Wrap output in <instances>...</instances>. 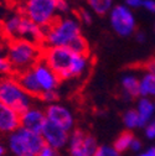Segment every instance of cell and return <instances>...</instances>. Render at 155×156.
<instances>
[{"label":"cell","mask_w":155,"mask_h":156,"mask_svg":"<svg viewBox=\"0 0 155 156\" xmlns=\"http://www.w3.org/2000/svg\"><path fill=\"white\" fill-rule=\"evenodd\" d=\"M41 60L56 73L60 81L80 78L89 68V58L78 55L68 47H45Z\"/></svg>","instance_id":"obj_1"},{"label":"cell","mask_w":155,"mask_h":156,"mask_svg":"<svg viewBox=\"0 0 155 156\" xmlns=\"http://www.w3.org/2000/svg\"><path fill=\"white\" fill-rule=\"evenodd\" d=\"M82 36L81 23L74 17H57L45 29V47H70V45Z\"/></svg>","instance_id":"obj_2"},{"label":"cell","mask_w":155,"mask_h":156,"mask_svg":"<svg viewBox=\"0 0 155 156\" xmlns=\"http://www.w3.org/2000/svg\"><path fill=\"white\" fill-rule=\"evenodd\" d=\"M41 56H42L41 47L34 42L23 40V38L10 40L9 42L6 57L15 74L31 69L41 60Z\"/></svg>","instance_id":"obj_3"},{"label":"cell","mask_w":155,"mask_h":156,"mask_svg":"<svg viewBox=\"0 0 155 156\" xmlns=\"http://www.w3.org/2000/svg\"><path fill=\"white\" fill-rule=\"evenodd\" d=\"M45 146L41 134L19 128L8 136V147L13 156H36Z\"/></svg>","instance_id":"obj_4"},{"label":"cell","mask_w":155,"mask_h":156,"mask_svg":"<svg viewBox=\"0 0 155 156\" xmlns=\"http://www.w3.org/2000/svg\"><path fill=\"white\" fill-rule=\"evenodd\" d=\"M0 103L23 114L32 107V97L21 88L15 77L8 76L0 80Z\"/></svg>","instance_id":"obj_5"},{"label":"cell","mask_w":155,"mask_h":156,"mask_svg":"<svg viewBox=\"0 0 155 156\" xmlns=\"http://www.w3.org/2000/svg\"><path fill=\"white\" fill-rule=\"evenodd\" d=\"M23 15L40 27L47 29L57 19L55 0H26Z\"/></svg>","instance_id":"obj_6"},{"label":"cell","mask_w":155,"mask_h":156,"mask_svg":"<svg viewBox=\"0 0 155 156\" xmlns=\"http://www.w3.org/2000/svg\"><path fill=\"white\" fill-rule=\"evenodd\" d=\"M109 21L113 31L118 36L128 37L135 32L137 20L133 11L124 4L114 5L109 12Z\"/></svg>","instance_id":"obj_7"},{"label":"cell","mask_w":155,"mask_h":156,"mask_svg":"<svg viewBox=\"0 0 155 156\" xmlns=\"http://www.w3.org/2000/svg\"><path fill=\"white\" fill-rule=\"evenodd\" d=\"M67 146L71 156H93L98 144L96 138L91 134H86L81 129H74L70 134Z\"/></svg>","instance_id":"obj_8"},{"label":"cell","mask_w":155,"mask_h":156,"mask_svg":"<svg viewBox=\"0 0 155 156\" xmlns=\"http://www.w3.org/2000/svg\"><path fill=\"white\" fill-rule=\"evenodd\" d=\"M45 115L49 122L65 129L66 131L70 133L73 130L74 116L70 110V108L65 107L63 104H60V103L49 104L45 109Z\"/></svg>","instance_id":"obj_9"},{"label":"cell","mask_w":155,"mask_h":156,"mask_svg":"<svg viewBox=\"0 0 155 156\" xmlns=\"http://www.w3.org/2000/svg\"><path fill=\"white\" fill-rule=\"evenodd\" d=\"M41 136L45 141V145L55 149V150H62L68 145L70 140V133L66 131L65 129L57 126L56 124L46 120L42 130H41Z\"/></svg>","instance_id":"obj_10"},{"label":"cell","mask_w":155,"mask_h":156,"mask_svg":"<svg viewBox=\"0 0 155 156\" xmlns=\"http://www.w3.org/2000/svg\"><path fill=\"white\" fill-rule=\"evenodd\" d=\"M31 69H32V72L36 77V81L42 92L56 90V88L59 87V84L61 82L60 78L46 65V62L44 60H40Z\"/></svg>","instance_id":"obj_11"},{"label":"cell","mask_w":155,"mask_h":156,"mask_svg":"<svg viewBox=\"0 0 155 156\" xmlns=\"http://www.w3.org/2000/svg\"><path fill=\"white\" fill-rule=\"evenodd\" d=\"M45 110L37 107H30L23 114H20V126L36 134H41V130L46 123Z\"/></svg>","instance_id":"obj_12"},{"label":"cell","mask_w":155,"mask_h":156,"mask_svg":"<svg viewBox=\"0 0 155 156\" xmlns=\"http://www.w3.org/2000/svg\"><path fill=\"white\" fill-rule=\"evenodd\" d=\"M20 128V114L0 103V133L11 134Z\"/></svg>","instance_id":"obj_13"},{"label":"cell","mask_w":155,"mask_h":156,"mask_svg":"<svg viewBox=\"0 0 155 156\" xmlns=\"http://www.w3.org/2000/svg\"><path fill=\"white\" fill-rule=\"evenodd\" d=\"M15 78L17 80L19 84L21 86V88L30 97H32V98H40V95L42 94V90L36 81V77H35L32 69H27L21 73H17V74H15Z\"/></svg>","instance_id":"obj_14"},{"label":"cell","mask_w":155,"mask_h":156,"mask_svg":"<svg viewBox=\"0 0 155 156\" xmlns=\"http://www.w3.org/2000/svg\"><path fill=\"white\" fill-rule=\"evenodd\" d=\"M139 116V124L140 128H144L149 122L154 119L155 115V102L150 98H139L137 102V108H135Z\"/></svg>","instance_id":"obj_15"},{"label":"cell","mask_w":155,"mask_h":156,"mask_svg":"<svg viewBox=\"0 0 155 156\" xmlns=\"http://www.w3.org/2000/svg\"><path fill=\"white\" fill-rule=\"evenodd\" d=\"M121 86L123 90V97L125 99L139 98V78L135 74L133 73L124 74L122 77Z\"/></svg>","instance_id":"obj_16"},{"label":"cell","mask_w":155,"mask_h":156,"mask_svg":"<svg viewBox=\"0 0 155 156\" xmlns=\"http://www.w3.org/2000/svg\"><path fill=\"white\" fill-rule=\"evenodd\" d=\"M155 98V74L145 72L139 78V98Z\"/></svg>","instance_id":"obj_17"},{"label":"cell","mask_w":155,"mask_h":156,"mask_svg":"<svg viewBox=\"0 0 155 156\" xmlns=\"http://www.w3.org/2000/svg\"><path fill=\"white\" fill-rule=\"evenodd\" d=\"M91 11L98 16H104L113 9V0H86Z\"/></svg>","instance_id":"obj_18"},{"label":"cell","mask_w":155,"mask_h":156,"mask_svg":"<svg viewBox=\"0 0 155 156\" xmlns=\"http://www.w3.org/2000/svg\"><path fill=\"white\" fill-rule=\"evenodd\" d=\"M135 136L133 135L132 131H123L117 139H115L113 146L115 147V150H118L121 154L125 152L127 150L130 149V145H132V141L134 140Z\"/></svg>","instance_id":"obj_19"},{"label":"cell","mask_w":155,"mask_h":156,"mask_svg":"<svg viewBox=\"0 0 155 156\" xmlns=\"http://www.w3.org/2000/svg\"><path fill=\"white\" fill-rule=\"evenodd\" d=\"M123 124L128 131L140 128L139 124V116L135 109H129L123 114Z\"/></svg>","instance_id":"obj_20"},{"label":"cell","mask_w":155,"mask_h":156,"mask_svg":"<svg viewBox=\"0 0 155 156\" xmlns=\"http://www.w3.org/2000/svg\"><path fill=\"white\" fill-rule=\"evenodd\" d=\"M68 48H71L73 52L78 53V55H85V56H88L89 55V45H88L87 40H86L83 36H80L77 40H74L70 45Z\"/></svg>","instance_id":"obj_21"},{"label":"cell","mask_w":155,"mask_h":156,"mask_svg":"<svg viewBox=\"0 0 155 156\" xmlns=\"http://www.w3.org/2000/svg\"><path fill=\"white\" fill-rule=\"evenodd\" d=\"M93 156H122V154L113 145H98Z\"/></svg>","instance_id":"obj_22"},{"label":"cell","mask_w":155,"mask_h":156,"mask_svg":"<svg viewBox=\"0 0 155 156\" xmlns=\"http://www.w3.org/2000/svg\"><path fill=\"white\" fill-rule=\"evenodd\" d=\"M0 73H4V74H11L14 73L13 67L8 60L6 55H3L0 52Z\"/></svg>","instance_id":"obj_23"},{"label":"cell","mask_w":155,"mask_h":156,"mask_svg":"<svg viewBox=\"0 0 155 156\" xmlns=\"http://www.w3.org/2000/svg\"><path fill=\"white\" fill-rule=\"evenodd\" d=\"M42 102L45 103H49V104H53L57 102V99H59V93H57L56 90H49V92H42V94L40 95V98Z\"/></svg>","instance_id":"obj_24"},{"label":"cell","mask_w":155,"mask_h":156,"mask_svg":"<svg viewBox=\"0 0 155 156\" xmlns=\"http://www.w3.org/2000/svg\"><path fill=\"white\" fill-rule=\"evenodd\" d=\"M78 21L85 25H91L93 23V14L87 9H81L78 12Z\"/></svg>","instance_id":"obj_25"},{"label":"cell","mask_w":155,"mask_h":156,"mask_svg":"<svg viewBox=\"0 0 155 156\" xmlns=\"http://www.w3.org/2000/svg\"><path fill=\"white\" fill-rule=\"evenodd\" d=\"M143 129H144L145 138L150 141H155V118L151 122H149Z\"/></svg>","instance_id":"obj_26"},{"label":"cell","mask_w":155,"mask_h":156,"mask_svg":"<svg viewBox=\"0 0 155 156\" xmlns=\"http://www.w3.org/2000/svg\"><path fill=\"white\" fill-rule=\"evenodd\" d=\"M55 5H56V11L57 12L66 14L70 10L68 0H55Z\"/></svg>","instance_id":"obj_27"},{"label":"cell","mask_w":155,"mask_h":156,"mask_svg":"<svg viewBox=\"0 0 155 156\" xmlns=\"http://www.w3.org/2000/svg\"><path fill=\"white\" fill-rule=\"evenodd\" d=\"M36 156H60V155H59V151H57V150H55V149L45 145L41 149V151L38 152Z\"/></svg>","instance_id":"obj_28"},{"label":"cell","mask_w":155,"mask_h":156,"mask_svg":"<svg viewBox=\"0 0 155 156\" xmlns=\"http://www.w3.org/2000/svg\"><path fill=\"white\" fill-rule=\"evenodd\" d=\"M129 150H132L135 154H139L140 151H143V143L138 138H134V140L132 141V145H130V149Z\"/></svg>","instance_id":"obj_29"},{"label":"cell","mask_w":155,"mask_h":156,"mask_svg":"<svg viewBox=\"0 0 155 156\" xmlns=\"http://www.w3.org/2000/svg\"><path fill=\"white\" fill-rule=\"evenodd\" d=\"M124 5L132 9H138L143 6V0H124Z\"/></svg>","instance_id":"obj_30"},{"label":"cell","mask_w":155,"mask_h":156,"mask_svg":"<svg viewBox=\"0 0 155 156\" xmlns=\"http://www.w3.org/2000/svg\"><path fill=\"white\" fill-rule=\"evenodd\" d=\"M146 11L155 14V0H143V6Z\"/></svg>","instance_id":"obj_31"},{"label":"cell","mask_w":155,"mask_h":156,"mask_svg":"<svg viewBox=\"0 0 155 156\" xmlns=\"http://www.w3.org/2000/svg\"><path fill=\"white\" fill-rule=\"evenodd\" d=\"M145 71L149 73L155 74V58H151V60L146 61L145 63Z\"/></svg>","instance_id":"obj_32"},{"label":"cell","mask_w":155,"mask_h":156,"mask_svg":"<svg viewBox=\"0 0 155 156\" xmlns=\"http://www.w3.org/2000/svg\"><path fill=\"white\" fill-rule=\"evenodd\" d=\"M134 34H135V40H137L138 42H140V44L145 42V40H146V35H145L143 31H135Z\"/></svg>","instance_id":"obj_33"},{"label":"cell","mask_w":155,"mask_h":156,"mask_svg":"<svg viewBox=\"0 0 155 156\" xmlns=\"http://www.w3.org/2000/svg\"><path fill=\"white\" fill-rule=\"evenodd\" d=\"M137 156H154V155H153L151 150L148 147L146 150H143V151H140L139 154H137Z\"/></svg>","instance_id":"obj_34"},{"label":"cell","mask_w":155,"mask_h":156,"mask_svg":"<svg viewBox=\"0 0 155 156\" xmlns=\"http://www.w3.org/2000/svg\"><path fill=\"white\" fill-rule=\"evenodd\" d=\"M0 155H5V146L0 143Z\"/></svg>","instance_id":"obj_35"},{"label":"cell","mask_w":155,"mask_h":156,"mask_svg":"<svg viewBox=\"0 0 155 156\" xmlns=\"http://www.w3.org/2000/svg\"><path fill=\"white\" fill-rule=\"evenodd\" d=\"M3 25H4L3 20H0V37L3 36Z\"/></svg>","instance_id":"obj_36"},{"label":"cell","mask_w":155,"mask_h":156,"mask_svg":"<svg viewBox=\"0 0 155 156\" xmlns=\"http://www.w3.org/2000/svg\"><path fill=\"white\" fill-rule=\"evenodd\" d=\"M0 156H5V155H0Z\"/></svg>","instance_id":"obj_37"},{"label":"cell","mask_w":155,"mask_h":156,"mask_svg":"<svg viewBox=\"0 0 155 156\" xmlns=\"http://www.w3.org/2000/svg\"><path fill=\"white\" fill-rule=\"evenodd\" d=\"M154 30H155V27H154Z\"/></svg>","instance_id":"obj_38"}]
</instances>
